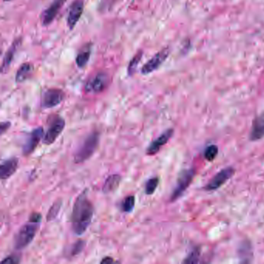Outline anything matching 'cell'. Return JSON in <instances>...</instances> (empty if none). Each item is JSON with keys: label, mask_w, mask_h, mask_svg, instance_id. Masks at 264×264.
<instances>
[{"label": "cell", "mask_w": 264, "mask_h": 264, "mask_svg": "<svg viewBox=\"0 0 264 264\" xmlns=\"http://www.w3.org/2000/svg\"><path fill=\"white\" fill-rule=\"evenodd\" d=\"M94 213L93 204L87 197V191L84 190L75 200L72 209V230L77 236H81L85 232L92 222Z\"/></svg>", "instance_id": "6da1fadb"}, {"label": "cell", "mask_w": 264, "mask_h": 264, "mask_svg": "<svg viewBox=\"0 0 264 264\" xmlns=\"http://www.w3.org/2000/svg\"><path fill=\"white\" fill-rule=\"evenodd\" d=\"M99 143V133L94 131L90 133L84 141L81 143V146L77 149L74 156V161L75 164H81L84 162L93 155L97 149Z\"/></svg>", "instance_id": "7a4b0ae2"}, {"label": "cell", "mask_w": 264, "mask_h": 264, "mask_svg": "<svg viewBox=\"0 0 264 264\" xmlns=\"http://www.w3.org/2000/svg\"><path fill=\"white\" fill-rule=\"evenodd\" d=\"M39 224L29 221L20 228L14 238V247L16 250H23L31 244L34 237H36Z\"/></svg>", "instance_id": "3957f363"}, {"label": "cell", "mask_w": 264, "mask_h": 264, "mask_svg": "<svg viewBox=\"0 0 264 264\" xmlns=\"http://www.w3.org/2000/svg\"><path fill=\"white\" fill-rule=\"evenodd\" d=\"M65 127V120L60 115H54L49 122L48 127L43 138V143L45 145L53 144L62 134Z\"/></svg>", "instance_id": "277c9868"}, {"label": "cell", "mask_w": 264, "mask_h": 264, "mask_svg": "<svg viewBox=\"0 0 264 264\" xmlns=\"http://www.w3.org/2000/svg\"><path fill=\"white\" fill-rule=\"evenodd\" d=\"M195 171L194 169L185 170L180 175L179 180H178L177 185L173 189V193L170 196V201H176L179 199L184 193L186 191L187 188L191 185L193 179L195 177Z\"/></svg>", "instance_id": "5b68a950"}, {"label": "cell", "mask_w": 264, "mask_h": 264, "mask_svg": "<svg viewBox=\"0 0 264 264\" xmlns=\"http://www.w3.org/2000/svg\"><path fill=\"white\" fill-rule=\"evenodd\" d=\"M109 75L105 72H99L90 78L84 86V90L87 93L98 94L105 90L109 84Z\"/></svg>", "instance_id": "8992f818"}, {"label": "cell", "mask_w": 264, "mask_h": 264, "mask_svg": "<svg viewBox=\"0 0 264 264\" xmlns=\"http://www.w3.org/2000/svg\"><path fill=\"white\" fill-rule=\"evenodd\" d=\"M65 97V93L58 89L46 90L41 98V106L45 109L56 107L63 102Z\"/></svg>", "instance_id": "52a82bcc"}, {"label": "cell", "mask_w": 264, "mask_h": 264, "mask_svg": "<svg viewBox=\"0 0 264 264\" xmlns=\"http://www.w3.org/2000/svg\"><path fill=\"white\" fill-rule=\"evenodd\" d=\"M170 54V50L168 48L163 49L161 51L158 52L152 58L150 59L141 69V73L143 75H146L152 72H155L156 70L158 69L165 62L166 59L168 57Z\"/></svg>", "instance_id": "ba28073f"}, {"label": "cell", "mask_w": 264, "mask_h": 264, "mask_svg": "<svg viewBox=\"0 0 264 264\" xmlns=\"http://www.w3.org/2000/svg\"><path fill=\"white\" fill-rule=\"evenodd\" d=\"M234 173H235V170L232 167H228L226 168L222 169L217 174L215 175L213 179L207 184V185L204 187V189L206 191H215V190L218 189L225 182H228L233 176Z\"/></svg>", "instance_id": "9c48e42d"}, {"label": "cell", "mask_w": 264, "mask_h": 264, "mask_svg": "<svg viewBox=\"0 0 264 264\" xmlns=\"http://www.w3.org/2000/svg\"><path fill=\"white\" fill-rule=\"evenodd\" d=\"M44 129L42 127L34 129L31 133H29L23 146V153L25 156L30 155L35 151L41 139L44 137Z\"/></svg>", "instance_id": "30bf717a"}, {"label": "cell", "mask_w": 264, "mask_h": 264, "mask_svg": "<svg viewBox=\"0 0 264 264\" xmlns=\"http://www.w3.org/2000/svg\"><path fill=\"white\" fill-rule=\"evenodd\" d=\"M67 0H54L50 5L43 12L41 15V22L43 26H48L54 21L56 16L64 7Z\"/></svg>", "instance_id": "8fae6325"}, {"label": "cell", "mask_w": 264, "mask_h": 264, "mask_svg": "<svg viewBox=\"0 0 264 264\" xmlns=\"http://www.w3.org/2000/svg\"><path fill=\"white\" fill-rule=\"evenodd\" d=\"M84 10V2L83 0H75L72 3L68 10L67 17V24L70 30L74 29L81 18Z\"/></svg>", "instance_id": "7c38bea8"}, {"label": "cell", "mask_w": 264, "mask_h": 264, "mask_svg": "<svg viewBox=\"0 0 264 264\" xmlns=\"http://www.w3.org/2000/svg\"><path fill=\"white\" fill-rule=\"evenodd\" d=\"M173 134V129H168V130H166L159 137L157 138L155 140H154V141L150 144L148 150H146V154L150 156L157 154V153L159 152L160 150L161 149L163 146L167 144V142L169 141V139L171 138Z\"/></svg>", "instance_id": "4fadbf2b"}, {"label": "cell", "mask_w": 264, "mask_h": 264, "mask_svg": "<svg viewBox=\"0 0 264 264\" xmlns=\"http://www.w3.org/2000/svg\"><path fill=\"white\" fill-rule=\"evenodd\" d=\"M21 44V38H17V39L13 41V44H11L7 51L6 52L5 56H4V59H3L2 65H1V72H2L3 74L6 73L8 71L10 65H11L12 62H13V58H14L15 54H16L17 50L20 48Z\"/></svg>", "instance_id": "5bb4252c"}, {"label": "cell", "mask_w": 264, "mask_h": 264, "mask_svg": "<svg viewBox=\"0 0 264 264\" xmlns=\"http://www.w3.org/2000/svg\"><path fill=\"white\" fill-rule=\"evenodd\" d=\"M18 167L19 160L17 157H11L3 161L0 165V178L2 180L10 179L12 175L16 173Z\"/></svg>", "instance_id": "9a60e30c"}, {"label": "cell", "mask_w": 264, "mask_h": 264, "mask_svg": "<svg viewBox=\"0 0 264 264\" xmlns=\"http://www.w3.org/2000/svg\"><path fill=\"white\" fill-rule=\"evenodd\" d=\"M264 137V112L256 116L252 126L250 132V139L256 141Z\"/></svg>", "instance_id": "2e32d148"}, {"label": "cell", "mask_w": 264, "mask_h": 264, "mask_svg": "<svg viewBox=\"0 0 264 264\" xmlns=\"http://www.w3.org/2000/svg\"><path fill=\"white\" fill-rule=\"evenodd\" d=\"M34 72V66L31 63H24L19 68L16 74V81L22 83L27 80Z\"/></svg>", "instance_id": "e0dca14e"}, {"label": "cell", "mask_w": 264, "mask_h": 264, "mask_svg": "<svg viewBox=\"0 0 264 264\" xmlns=\"http://www.w3.org/2000/svg\"><path fill=\"white\" fill-rule=\"evenodd\" d=\"M92 54V47L90 44H87L81 48L77 55L76 65L79 68H84L90 61V56Z\"/></svg>", "instance_id": "ac0fdd59"}, {"label": "cell", "mask_w": 264, "mask_h": 264, "mask_svg": "<svg viewBox=\"0 0 264 264\" xmlns=\"http://www.w3.org/2000/svg\"><path fill=\"white\" fill-rule=\"evenodd\" d=\"M121 179V176L119 174H112L109 176L102 187L103 192L105 194H109V193L115 191L120 186Z\"/></svg>", "instance_id": "d6986e66"}, {"label": "cell", "mask_w": 264, "mask_h": 264, "mask_svg": "<svg viewBox=\"0 0 264 264\" xmlns=\"http://www.w3.org/2000/svg\"><path fill=\"white\" fill-rule=\"evenodd\" d=\"M143 51L140 50L130 61V64H129L128 69H127L128 75L130 76H133L135 72H136V68H137L138 65H139V62H140L142 57H143Z\"/></svg>", "instance_id": "ffe728a7"}, {"label": "cell", "mask_w": 264, "mask_h": 264, "mask_svg": "<svg viewBox=\"0 0 264 264\" xmlns=\"http://www.w3.org/2000/svg\"><path fill=\"white\" fill-rule=\"evenodd\" d=\"M135 207V197L129 195L121 203V209L123 213H130Z\"/></svg>", "instance_id": "44dd1931"}, {"label": "cell", "mask_w": 264, "mask_h": 264, "mask_svg": "<svg viewBox=\"0 0 264 264\" xmlns=\"http://www.w3.org/2000/svg\"><path fill=\"white\" fill-rule=\"evenodd\" d=\"M62 206V201L59 200V201H55V203L50 207L47 215V222H51V221L54 220V219H56L57 215H58L59 212H60Z\"/></svg>", "instance_id": "7402d4cb"}, {"label": "cell", "mask_w": 264, "mask_h": 264, "mask_svg": "<svg viewBox=\"0 0 264 264\" xmlns=\"http://www.w3.org/2000/svg\"><path fill=\"white\" fill-rule=\"evenodd\" d=\"M159 185V179L155 177L149 179L145 185V193L146 195H151L155 192L157 186Z\"/></svg>", "instance_id": "603a6c76"}, {"label": "cell", "mask_w": 264, "mask_h": 264, "mask_svg": "<svg viewBox=\"0 0 264 264\" xmlns=\"http://www.w3.org/2000/svg\"><path fill=\"white\" fill-rule=\"evenodd\" d=\"M218 154H219V148L216 145H211V146H208L204 151V158L207 160L208 161H213L216 159V157H217Z\"/></svg>", "instance_id": "cb8c5ba5"}, {"label": "cell", "mask_w": 264, "mask_h": 264, "mask_svg": "<svg viewBox=\"0 0 264 264\" xmlns=\"http://www.w3.org/2000/svg\"><path fill=\"white\" fill-rule=\"evenodd\" d=\"M84 246H85V242L84 240H78V241H77L74 244V246H72V250H71V253H72V256H77V255L81 253L83 249L84 248Z\"/></svg>", "instance_id": "d4e9b609"}, {"label": "cell", "mask_w": 264, "mask_h": 264, "mask_svg": "<svg viewBox=\"0 0 264 264\" xmlns=\"http://www.w3.org/2000/svg\"><path fill=\"white\" fill-rule=\"evenodd\" d=\"M200 252L198 249H195L193 251L191 252L188 257L185 259L184 262L186 263H194V262H198L199 259Z\"/></svg>", "instance_id": "484cf974"}, {"label": "cell", "mask_w": 264, "mask_h": 264, "mask_svg": "<svg viewBox=\"0 0 264 264\" xmlns=\"http://www.w3.org/2000/svg\"><path fill=\"white\" fill-rule=\"evenodd\" d=\"M20 258L16 255H11V256L6 257L4 260H2V262H7V263H18L20 262Z\"/></svg>", "instance_id": "4316f807"}, {"label": "cell", "mask_w": 264, "mask_h": 264, "mask_svg": "<svg viewBox=\"0 0 264 264\" xmlns=\"http://www.w3.org/2000/svg\"><path fill=\"white\" fill-rule=\"evenodd\" d=\"M10 127H11V123H10V122H2V123H1V125H0L1 134H4V133L7 132V130L10 129Z\"/></svg>", "instance_id": "83f0119b"}, {"label": "cell", "mask_w": 264, "mask_h": 264, "mask_svg": "<svg viewBox=\"0 0 264 264\" xmlns=\"http://www.w3.org/2000/svg\"><path fill=\"white\" fill-rule=\"evenodd\" d=\"M29 221L40 223L41 221V214H39V213H33V214L31 215V217H30Z\"/></svg>", "instance_id": "f1b7e54d"}, {"label": "cell", "mask_w": 264, "mask_h": 264, "mask_svg": "<svg viewBox=\"0 0 264 264\" xmlns=\"http://www.w3.org/2000/svg\"><path fill=\"white\" fill-rule=\"evenodd\" d=\"M113 262V259L111 257H105L102 261H101V263H111V262Z\"/></svg>", "instance_id": "f546056e"}, {"label": "cell", "mask_w": 264, "mask_h": 264, "mask_svg": "<svg viewBox=\"0 0 264 264\" xmlns=\"http://www.w3.org/2000/svg\"><path fill=\"white\" fill-rule=\"evenodd\" d=\"M11 0H4V2H10Z\"/></svg>", "instance_id": "4dcf8cb0"}]
</instances>
